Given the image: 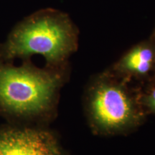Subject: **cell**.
<instances>
[{
  "label": "cell",
  "instance_id": "1",
  "mask_svg": "<svg viewBox=\"0 0 155 155\" xmlns=\"http://www.w3.org/2000/svg\"><path fill=\"white\" fill-rule=\"evenodd\" d=\"M75 42L74 29L68 17L58 12H40L13 32L5 54L9 58L38 54L50 63H58L73 50Z\"/></svg>",
  "mask_w": 155,
  "mask_h": 155
},
{
  "label": "cell",
  "instance_id": "2",
  "mask_svg": "<svg viewBox=\"0 0 155 155\" xmlns=\"http://www.w3.org/2000/svg\"><path fill=\"white\" fill-rule=\"evenodd\" d=\"M58 84V78L45 71L0 65V104L17 114L38 113L51 102Z\"/></svg>",
  "mask_w": 155,
  "mask_h": 155
},
{
  "label": "cell",
  "instance_id": "3",
  "mask_svg": "<svg viewBox=\"0 0 155 155\" xmlns=\"http://www.w3.org/2000/svg\"><path fill=\"white\" fill-rule=\"evenodd\" d=\"M95 121L106 129H117L132 121L134 111L127 94L116 86L101 85L95 91L91 101Z\"/></svg>",
  "mask_w": 155,
  "mask_h": 155
},
{
  "label": "cell",
  "instance_id": "4",
  "mask_svg": "<svg viewBox=\"0 0 155 155\" xmlns=\"http://www.w3.org/2000/svg\"><path fill=\"white\" fill-rule=\"evenodd\" d=\"M0 155H62L53 136L33 129L0 131Z\"/></svg>",
  "mask_w": 155,
  "mask_h": 155
},
{
  "label": "cell",
  "instance_id": "5",
  "mask_svg": "<svg viewBox=\"0 0 155 155\" xmlns=\"http://www.w3.org/2000/svg\"><path fill=\"white\" fill-rule=\"evenodd\" d=\"M155 60L154 50L147 44L132 48L119 63L121 71L134 75H144L150 71Z\"/></svg>",
  "mask_w": 155,
  "mask_h": 155
},
{
  "label": "cell",
  "instance_id": "6",
  "mask_svg": "<svg viewBox=\"0 0 155 155\" xmlns=\"http://www.w3.org/2000/svg\"><path fill=\"white\" fill-rule=\"evenodd\" d=\"M148 103L150 107L155 111V88L153 90L152 94L148 98Z\"/></svg>",
  "mask_w": 155,
  "mask_h": 155
}]
</instances>
